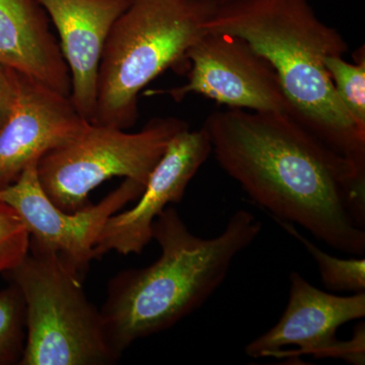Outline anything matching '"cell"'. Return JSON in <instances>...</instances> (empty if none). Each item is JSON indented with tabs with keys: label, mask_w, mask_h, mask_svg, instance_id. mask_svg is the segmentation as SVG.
Segmentation results:
<instances>
[{
	"label": "cell",
	"mask_w": 365,
	"mask_h": 365,
	"mask_svg": "<svg viewBox=\"0 0 365 365\" xmlns=\"http://www.w3.org/2000/svg\"><path fill=\"white\" fill-rule=\"evenodd\" d=\"M203 128L220 167L271 217L364 256V168L285 113L228 108L211 113Z\"/></svg>",
	"instance_id": "cell-1"
},
{
	"label": "cell",
	"mask_w": 365,
	"mask_h": 365,
	"mask_svg": "<svg viewBox=\"0 0 365 365\" xmlns=\"http://www.w3.org/2000/svg\"><path fill=\"white\" fill-rule=\"evenodd\" d=\"M261 230L253 213L239 209L220 235L197 237L177 209L168 206L153 222L160 258L148 267L121 271L108 284L100 313L112 351L120 359L132 343L168 330L198 309Z\"/></svg>",
	"instance_id": "cell-2"
},
{
	"label": "cell",
	"mask_w": 365,
	"mask_h": 365,
	"mask_svg": "<svg viewBox=\"0 0 365 365\" xmlns=\"http://www.w3.org/2000/svg\"><path fill=\"white\" fill-rule=\"evenodd\" d=\"M205 30L247 41L275 69L295 119L365 169V132L340 102L324 63L349 47L309 0H218Z\"/></svg>",
	"instance_id": "cell-3"
},
{
	"label": "cell",
	"mask_w": 365,
	"mask_h": 365,
	"mask_svg": "<svg viewBox=\"0 0 365 365\" xmlns=\"http://www.w3.org/2000/svg\"><path fill=\"white\" fill-rule=\"evenodd\" d=\"M218 0H131L108 36L98 76L93 124L131 128L138 96L170 68L189 67L187 53Z\"/></svg>",
	"instance_id": "cell-4"
},
{
	"label": "cell",
	"mask_w": 365,
	"mask_h": 365,
	"mask_svg": "<svg viewBox=\"0 0 365 365\" xmlns=\"http://www.w3.org/2000/svg\"><path fill=\"white\" fill-rule=\"evenodd\" d=\"M25 302L26 344L19 365H109L119 357L108 345L98 309L88 302L83 276L52 252L30 248L6 272Z\"/></svg>",
	"instance_id": "cell-5"
},
{
	"label": "cell",
	"mask_w": 365,
	"mask_h": 365,
	"mask_svg": "<svg viewBox=\"0 0 365 365\" xmlns=\"http://www.w3.org/2000/svg\"><path fill=\"white\" fill-rule=\"evenodd\" d=\"M188 128L187 122L175 117L153 118L135 133L90 123L76 138L40 158L41 186L67 213L90 206L91 192L113 177L145 187L170 140Z\"/></svg>",
	"instance_id": "cell-6"
},
{
	"label": "cell",
	"mask_w": 365,
	"mask_h": 365,
	"mask_svg": "<svg viewBox=\"0 0 365 365\" xmlns=\"http://www.w3.org/2000/svg\"><path fill=\"white\" fill-rule=\"evenodd\" d=\"M289 297L279 321L245 348L253 359H342L365 364V326L355 327L350 340L336 337L344 324L365 317V292L340 297L319 289L299 272L290 273Z\"/></svg>",
	"instance_id": "cell-7"
},
{
	"label": "cell",
	"mask_w": 365,
	"mask_h": 365,
	"mask_svg": "<svg viewBox=\"0 0 365 365\" xmlns=\"http://www.w3.org/2000/svg\"><path fill=\"white\" fill-rule=\"evenodd\" d=\"M187 60L188 81L184 86L145 95H168L181 102L197 93L230 109L285 113L294 117L275 69L242 38L206 31L190 48Z\"/></svg>",
	"instance_id": "cell-8"
},
{
	"label": "cell",
	"mask_w": 365,
	"mask_h": 365,
	"mask_svg": "<svg viewBox=\"0 0 365 365\" xmlns=\"http://www.w3.org/2000/svg\"><path fill=\"white\" fill-rule=\"evenodd\" d=\"M38 163L29 165L14 184L0 190V200L20 216L30 235V248L52 252L79 275L95 260L93 249L106 222L141 195L144 186L124 182L100 203L67 213L50 200L41 186Z\"/></svg>",
	"instance_id": "cell-9"
},
{
	"label": "cell",
	"mask_w": 365,
	"mask_h": 365,
	"mask_svg": "<svg viewBox=\"0 0 365 365\" xmlns=\"http://www.w3.org/2000/svg\"><path fill=\"white\" fill-rule=\"evenodd\" d=\"M16 81L13 107L0 126V190L14 184L29 165L76 138L90 124L71 96L19 71Z\"/></svg>",
	"instance_id": "cell-10"
},
{
	"label": "cell",
	"mask_w": 365,
	"mask_h": 365,
	"mask_svg": "<svg viewBox=\"0 0 365 365\" xmlns=\"http://www.w3.org/2000/svg\"><path fill=\"white\" fill-rule=\"evenodd\" d=\"M210 155V140L203 127L177 134L151 172L138 202L106 222L93 249L95 259L112 251L124 256L143 253L153 240L158 216L170 204L182 200L189 182Z\"/></svg>",
	"instance_id": "cell-11"
},
{
	"label": "cell",
	"mask_w": 365,
	"mask_h": 365,
	"mask_svg": "<svg viewBox=\"0 0 365 365\" xmlns=\"http://www.w3.org/2000/svg\"><path fill=\"white\" fill-rule=\"evenodd\" d=\"M59 34L71 78V98L86 121L97 108L98 76L108 36L131 0H38Z\"/></svg>",
	"instance_id": "cell-12"
},
{
	"label": "cell",
	"mask_w": 365,
	"mask_h": 365,
	"mask_svg": "<svg viewBox=\"0 0 365 365\" xmlns=\"http://www.w3.org/2000/svg\"><path fill=\"white\" fill-rule=\"evenodd\" d=\"M0 64L71 96L68 66L38 0H0Z\"/></svg>",
	"instance_id": "cell-13"
},
{
	"label": "cell",
	"mask_w": 365,
	"mask_h": 365,
	"mask_svg": "<svg viewBox=\"0 0 365 365\" xmlns=\"http://www.w3.org/2000/svg\"><path fill=\"white\" fill-rule=\"evenodd\" d=\"M288 235L304 247L318 265L322 282L328 289L339 292H365L364 258L341 259L327 254L300 234L294 223L273 218Z\"/></svg>",
	"instance_id": "cell-14"
},
{
	"label": "cell",
	"mask_w": 365,
	"mask_h": 365,
	"mask_svg": "<svg viewBox=\"0 0 365 365\" xmlns=\"http://www.w3.org/2000/svg\"><path fill=\"white\" fill-rule=\"evenodd\" d=\"M356 62L350 63L343 56L324 60L340 102L360 130L365 132V53L357 50Z\"/></svg>",
	"instance_id": "cell-15"
},
{
	"label": "cell",
	"mask_w": 365,
	"mask_h": 365,
	"mask_svg": "<svg viewBox=\"0 0 365 365\" xmlns=\"http://www.w3.org/2000/svg\"><path fill=\"white\" fill-rule=\"evenodd\" d=\"M26 344L25 302L20 289L0 290V365L20 364Z\"/></svg>",
	"instance_id": "cell-16"
},
{
	"label": "cell",
	"mask_w": 365,
	"mask_h": 365,
	"mask_svg": "<svg viewBox=\"0 0 365 365\" xmlns=\"http://www.w3.org/2000/svg\"><path fill=\"white\" fill-rule=\"evenodd\" d=\"M30 250V235L13 207L0 200V274L18 266Z\"/></svg>",
	"instance_id": "cell-17"
},
{
	"label": "cell",
	"mask_w": 365,
	"mask_h": 365,
	"mask_svg": "<svg viewBox=\"0 0 365 365\" xmlns=\"http://www.w3.org/2000/svg\"><path fill=\"white\" fill-rule=\"evenodd\" d=\"M16 93V71L0 64V126L11 112Z\"/></svg>",
	"instance_id": "cell-18"
}]
</instances>
